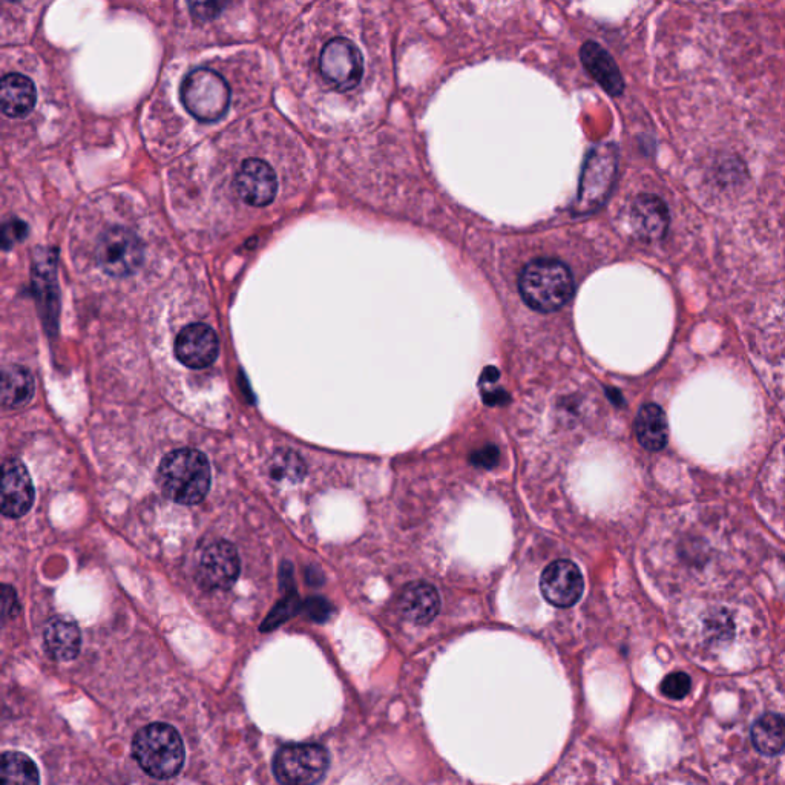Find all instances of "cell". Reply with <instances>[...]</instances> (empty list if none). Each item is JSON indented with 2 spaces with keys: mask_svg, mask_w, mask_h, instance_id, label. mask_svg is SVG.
Returning <instances> with one entry per match:
<instances>
[{
  "mask_svg": "<svg viewBox=\"0 0 785 785\" xmlns=\"http://www.w3.org/2000/svg\"><path fill=\"white\" fill-rule=\"evenodd\" d=\"M635 434L641 447L646 450H663L669 439V425L663 408L657 404L643 405L635 419Z\"/></svg>",
  "mask_w": 785,
  "mask_h": 785,
  "instance_id": "obj_19",
  "label": "cell"
},
{
  "mask_svg": "<svg viewBox=\"0 0 785 785\" xmlns=\"http://www.w3.org/2000/svg\"><path fill=\"white\" fill-rule=\"evenodd\" d=\"M97 261L108 275H132L143 263L142 241L125 227H111L97 244Z\"/></svg>",
  "mask_w": 785,
  "mask_h": 785,
  "instance_id": "obj_8",
  "label": "cell"
},
{
  "mask_svg": "<svg viewBox=\"0 0 785 785\" xmlns=\"http://www.w3.org/2000/svg\"><path fill=\"white\" fill-rule=\"evenodd\" d=\"M441 609L436 588L427 582H413L399 595V611L414 625H428Z\"/></svg>",
  "mask_w": 785,
  "mask_h": 785,
  "instance_id": "obj_16",
  "label": "cell"
},
{
  "mask_svg": "<svg viewBox=\"0 0 785 785\" xmlns=\"http://www.w3.org/2000/svg\"><path fill=\"white\" fill-rule=\"evenodd\" d=\"M37 102L36 86L30 77L19 73L7 74L0 85V105L10 119L27 117Z\"/></svg>",
  "mask_w": 785,
  "mask_h": 785,
  "instance_id": "obj_18",
  "label": "cell"
},
{
  "mask_svg": "<svg viewBox=\"0 0 785 785\" xmlns=\"http://www.w3.org/2000/svg\"><path fill=\"white\" fill-rule=\"evenodd\" d=\"M192 17L198 22H211L221 16L229 0H188Z\"/></svg>",
  "mask_w": 785,
  "mask_h": 785,
  "instance_id": "obj_24",
  "label": "cell"
},
{
  "mask_svg": "<svg viewBox=\"0 0 785 785\" xmlns=\"http://www.w3.org/2000/svg\"><path fill=\"white\" fill-rule=\"evenodd\" d=\"M180 96L186 111L198 122H218L229 111V83L214 69L191 71L181 83Z\"/></svg>",
  "mask_w": 785,
  "mask_h": 785,
  "instance_id": "obj_4",
  "label": "cell"
},
{
  "mask_svg": "<svg viewBox=\"0 0 785 785\" xmlns=\"http://www.w3.org/2000/svg\"><path fill=\"white\" fill-rule=\"evenodd\" d=\"M235 191L244 203L264 207L278 194V178L272 166L260 158H247L235 177Z\"/></svg>",
  "mask_w": 785,
  "mask_h": 785,
  "instance_id": "obj_11",
  "label": "cell"
},
{
  "mask_svg": "<svg viewBox=\"0 0 785 785\" xmlns=\"http://www.w3.org/2000/svg\"><path fill=\"white\" fill-rule=\"evenodd\" d=\"M8 2H14V0H8Z\"/></svg>",
  "mask_w": 785,
  "mask_h": 785,
  "instance_id": "obj_29",
  "label": "cell"
},
{
  "mask_svg": "<svg viewBox=\"0 0 785 785\" xmlns=\"http://www.w3.org/2000/svg\"><path fill=\"white\" fill-rule=\"evenodd\" d=\"M471 462L479 468H493L499 462V450L496 447H485L471 456Z\"/></svg>",
  "mask_w": 785,
  "mask_h": 785,
  "instance_id": "obj_26",
  "label": "cell"
},
{
  "mask_svg": "<svg viewBox=\"0 0 785 785\" xmlns=\"http://www.w3.org/2000/svg\"><path fill=\"white\" fill-rule=\"evenodd\" d=\"M157 479L168 499L180 505H197L211 487V467L200 451L181 448L161 460Z\"/></svg>",
  "mask_w": 785,
  "mask_h": 785,
  "instance_id": "obj_2",
  "label": "cell"
},
{
  "mask_svg": "<svg viewBox=\"0 0 785 785\" xmlns=\"http://www.w3.org/2000/svg\"><path fill=\"white\" fill-rule=\"evenodd\" d=\"M690 690V677L684 672H674V674L667 675L661 684V692L664 697L671 698V700H683Z\"/></svg>",
  "mask_w": 785,
  "mask_h": 785,
  "instance_id": "obj_25",
  "label": "cell"
},
{
  "mask_svg": "<svg viewBox=\"0 0 785 785\" xmlns=\"http://www.w3.org/2000/svg\"><path fill=\"white\" fill-rule=\"evenodd\" d=\"M319 71L336 91L355 89L364 76V59L352 40L335 37L326 43L319 56Z\"/></svg>",
  "mask_w": 785,
  "mask_h": 785,
  "instance_id": "obj_7",
  "label": "cell"
},
{
  "mask_svg": "<svg viewBox=\"0 0 785 785\" xmlns=\"http://www.w3.org/2000/svg\"><path fill=\"white\" fill-rule=\"evenodd\" d=\"M585 580L579 566L569 560H556L543 571L540 591L546 602L557 608H571L579 602Z\"/></svg>",
  "mask_w": 785,
  "mask_h": 785,
  "instance_id": "obj_10",
  "label": "cell"
},
{
  "mask_svg": "<svg viewBox=\"0 0 785 785\" xmlns=\"http://www.w3.org/2000/svg\"><path fill=\"white\" fill-rule=\"evenodd\" d=\"M36 382L30 370L20 365H10L2 375V405L5 408H20L33 399Z\"/></svg>",
  "mask_w": 785,
  "mask_h": 785,
  "instance_id": "obj_21",
  "label": "cell"
},
{
  "mask_svg": "<svg viewBox=\"0 0 785 785\" xmlns=\"http://www.w3.org/2000/svg\"><path fill=\"white\" fill-rule=\"evenodd\" d=\"M309 614L313 620L326 621L332 614V608L324 598H312L309 600Z\"/></svg>",
  "mask_w": 785,
  "mask_h": 785,
  "instance_id": "obj_27",
  "label": "cell"
},
{
  "mask_svg": "<svg viewBox=\"0 0 785 785\" xmlns=\"http://www.w3.org/2000/svg\"><path fill=\"white\" fill-rule=\"evenodd\" d=\"M329 763V753L319 744H289L276 752L273 773L281 784H315L324 778Z\"/></svg>",
  "mask_w": 785,
  "mask_h": 785,
  "instance_id": "obj_6",
  "label": "cell"
},
{
  "mask_svg": "<svg viewBox=\"0 0 785 785\" xmlns=\"http://www.w3.org/2000/svg\"><path fill=\"white\" fill-rule=\"evenodd\" d=\"M240 568V557L234 545L218 540L201 554L197 580L207 591H227L237 582Z\"/></svg>",
  "mask_w": 785,
  "mask_h": 785,
  "instance_id": "obj_9",
  "label": "cell"
},
{
  "mask_svg": "<svg viewBox=\"0 0 785 785\" xmlns=\"http://www.w3.org/2000/svg\"><path fill=\"white\" fill-rule=\"evenodd\" d=\"M2 598H4V617H8L11 615L10 606H17L16 592L10 586H5Z\"/></svg>",
  "mask_w": 785,
  "mask_h": 785,
  "instance_id": "obj_28",
  "label": "cell"
},
{
  "mask_svg": "<svg viewBox=\"0 0 785 785\" xmlns=\"http://www.w3.org/2000/svg\"><path fill=\"white\" fill-rule=\"evenodd\" d=\"M270 473L276 480L298 482L306 474V465H304L303 459L293 451H280L270 462Z\"/></svg>",
  "mask_w": 785,
  "mask_h": 785,
  "instance_id": "obj_23",
  "label": "cell"
},
{
  "mask_svg": "<svg viewBox=\"0 0 785 785\" xmlns=\"http://www.w3.org/2000/svg\"><path fill=\"white\" fill-rule=\"evenodd\" d=\"M617 175V151L612 145L595 146L583 165L574 212L589 215L598 211L611 195Z\"/></svg>",
  "mask_w": 785,
  "mask_h": 785,
  "instance_id": "obj_5",
  "label": "cell"
},
{
  "mask_svg": "<svg viewBox=\"0 0 785 785\" xmlns=\"http://www.w3.org/2000/svg\"><path fill=\"white\" fill-rule=\"evenodd\" d=\"M753 747L766 756H775L785 750V717L781 713H766L750 730Z\"/></svg>",
  "mask_w": 785,
  "mask_h": 785,
  "instance_id": "obj_20",
  "label": "cell"
},
{
  "mask_svg": "<svg viewBox=\"0 0 785 785\" xmlns=\"http://www.w3.org/2000/svg\"><path fill=\"white\" fill-rule=\"evenodd\" d=\"M34 487L27 467L19 459L5 460L2 479V513L8 519H19L30 511Z\"/></svg>",
  "mask_w": 785,
  "mask_h": 785,
  "instance_id": "obj_13",
  "label": "cell"
},
{
  "mask_svg": "<svg viewBox=\"0 0 785 785\" xmlns=\"http://www.w3.org/2000/svg\"><path fill=\"white\" fill-rule=\"evenodd\" d=\"M669 211L657 195L643 194L635 198L631 207V227L635 237L643 241H657L666 235Z\"/></svg>",
  "mask_w": 785,
  "mask_h": 785,
  "instance_id": "obj_14",
  "label": "cell"
},
{
  "mask_svg": "<svg viewBox=\"0 0 785 785\" xmlns=\"http://www.w3.org/2000/svg\"><path fill=\"white\" fill-rule=\"evenodd\" d=\"M43 643L46 652L53 660L65 663L79 655L82 635L76 621L68 617H56L46 625Z\"/></svg>",
  "mask_w": 785,
  "mask_h": 785,
  "instance_id": "obj_17",
  "label": "cell"
},
{
  "mask_svg": "<svg viewBox=\"0 0 785 785\" xmlns=\"http://www.w3.org/2000/svg\"><path fill=\"white\" fill-rule=\"evenodd\" d=\"M519 290L523 301L536 312H557L574 296V276L562 261L539 258L523 267Z\"/></svg>",
  "mask_w": 785,
  "mask_h": 785,
  "instance_id": "obj_1",
  "label": "cell"
},
{
  "mask_svg": "<svg viewBox=\"0 0 785 785\" xmlns=\"http://www.w3.org/2000/svg\"><path fill=\"white\" fill-rule=\"evenodd\" d=\"M2 784H39L40 776L36 764L27 755L19 752H5L0 763Z\"/></svg>",
  "mask_w": 785,
  "mask_h": 785,
  "instance_id": "obj_22",
  "label": "cell"
},
{
  "mask_svg": "<svg viewBox=\"0 0 785 785\" xmlns=\"http://www.w3.org/2000/svg\"><path fill=\"white\" fill-rule=\"evenodd\" d=\"M218 350L220 342L217 333L206 324L184 327L175 341V356L181 364L192 370H201L214 364Z\"/></svg>",
  "mask_w": 785,
  "mask_h": 785,
  "instance_id": "obj_12",
  "label": "cell"
},
{
  "mask_svg": "<svg viewBox=\"0 0 785 785\" xmlns=\"http://www.w3.org/2000/svg\"><path fill=\"white\" fill-rule=\"evenodd\" d=\"M132 755L138 766L155 779L178 775L184 763L180 733L169 724L155 723L135 735Z\"/></svg>",
  "mask_w": 785,
  "mask_h": 785,
  "instance_id": "obj_3",
  "label": "cell"
},
{
  "mask_svg": "<svg viewBox=\"0 0 785 785\" xmlns=\"http://www.w3.org/2000/svg\"><path fill=\"white\" fill-rule=\"evenodd\" d=\"M580 59L589 76L602 86L609 96L620 97L625 92V80L621 76L620 68L602 45L589 40L580 50Z\"/></svg>",
  "mask_w": 785,
  "mask_h": 785,
  "instance_id": "obj_15",
  "label": "cell"
}]
</instances>
